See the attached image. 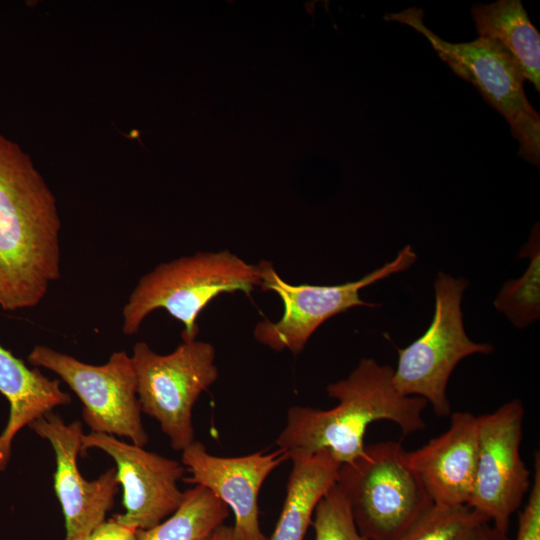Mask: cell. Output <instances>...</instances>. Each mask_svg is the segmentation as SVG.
Segmentation results:
<instances>
[{"mask_svg":"<svg viewBox=\"0 0 540 540\" xmlns=\"http://www.w3.org/2000/svg\"><path fill=\"white\" fill-rule=\"evenodd\" d=\"M516 540H540V456L534 455V476L527 504L519 515Z\"/></svg>","mask_w":540,"mask_h":540,"instance_id":"obj_22","label":"cell"},{"mask_svg":"<svg viewBox=\"0 0 540 540\" xmlns=\"http://www.w3.org/2000/svg\"><path fill=\"white\" fill-rule=\"evenodd\" d=\"M212 540H239L235 533L233 526L221 525L214 533Z\"/></svg>","mask_w":540,"mask_h":540,"instance_id":"obj_25","label":"cell"},{"mask_svg":"<svg viewBox=\"0 0 540 540\" xmlns=\"http://www.w3.org/2000/svg\"><path fill=\"white\" fill-rule=\"evenodd\" d=\"M56 199L31 158L0 133V307L32 308L60 272Z\"/></svg>","mask_w":540,"mask_h":540,"instance_id":"obj_1","label":"cell"},{"mask_svg":"<svg viewBox=\"0 0 540 540\" xmlns=\"http://www.w3.org/2000/svg\"><path fill=\"white\" fill-rule=\"evenodd\" d=\"M405 453L399 442H379L339 468L336 484L369 540L397 539L434 504Z\"/></svg>","mask_w":540,"mask_h":540,"instance_id":"obj_4","label":"cell"},{"mask_svg":"<svg viewBox=\"0 0 540 540\" xmlns=\"http://www.w3.org/2000/svg\"><path fill=\"white\" fill-rule=\"evenodd\" d=\"M27 361L54 372L70 387L83 404L82 417L91 432L126 437L140 447L148 443L135 371L126 351L112 353L105 364L92 365L36 345Z\"/></svg>","mask_w":540,"mask_h":540,"instance_id":"obj_9","label":"cell"},{"mask_svg":"<svg viewBox=\"0 0 540 540\" xmlns=\"http://www.w3.org/2000/svg\"><path fill=\"white\" fill-rule=\"evenodd\" d=\"M259 285V265L228 250L163 262L143 275L129 295L122 309V332L135 335L150 313L163 309L183 324L182 341L196 340L198 316L215 297L235 291L249 294Z\"/></svg>","mask_w":540,"mask_h":540,"instance_id":"obj_3","label":"cell"},{"mask_svg":"<svg viewBox=\"0 0 540 540\" xmlns=\"http://www.w3.org/2000/svg\"><path fill=\"white\" fill-rule=\"evenodd\" d=\"M288 459L282 448L269 454L220 457L195 440L182 451L181 463L190 473L183 481L207 488L233 511L239 540H268L259 524L258 495L268 475Z\"/></svg>","mask_w":540,"mask_h":540,"instance_id":"obj_13","label":"cell"},{"mask_svg":"<svg viewBox=\"0 0 540 540\" xmlns=\"http://www.w3.org/2000/svg\"><path fill=\"white\" fill-rule=\"evenodd\" d=\"M29 427L47 440L55 453L54 490L65 518V540H84L105 521L114 505L120 485L116 468L108 469L94 480L81 475L77 464L84 435L80 421L66 424L51 411Z\"/></svg>","mask_w":540,"mask_h":540,"instance_id":"obj_12","label":"cell"},{"mask_svg":"<svg viewBox=\"0 0 540 540\" xmlns=\"http://www.w3.org/2000/svg\"><path fill=\"white\" fill-rule=\"evenodd\" d=\"M468 281L438 272L434 280L435 308L426 332L403 349L393 384L404 396H418L432 405L439 417L451 415L446 390L457 364L473 354H489L494 348L470 340L465 332L461 301Z\"/></svg>","mask_w":540,"mask_h":540,"instance_id":"obj_7","label":"cell"},{"mask_svg":"<svg viewBox=\"0 0 540 540\" xmlns=\"http://www.w3.org/2000/svg\"><path fill=\"white\" fill-rule=\"evenodd\" d=\"M471 15L480 37L500 43L518 64L524 79L540 91V34L520 0L474 4Z\"/></svg>","mask_w":540,"mask_h":540,"instance_id":"obj_17","label":"cell"},{"mask_svg":"<svg viewBox=\"0 0 540 540\" xmlns=\"http://www.w3.org/2000/svg\"><path fill=\"white\" fill-rule=\"evenodd\" d=\"M229 516V507L207 488L184 491L179 508L158 525L137 530V540H212Z\"/></svg>","mask_w":540,"mask_h":540,"instance_id":"obj_18","label":"cell"},{"mask_svg":"<svg viewBox=\"0 0 540 540\" xmlns=\"http://www.w3.org/2000/svg\"><path fill=\"white\" fill-rule=\"evenodd\" d=\"M311 524L314 540H369L358 531L347 500L336 483L319 501Z\"/></svg>","mask_w":540,"mask_h":540,"instance_id":"obj_21","label":"cell"},{"mask_svg":"<svg viewBox=\"0 0 540 540\" xmlns=\"http://www.w3.org/2000/svg\"><path fill=\"white\" fill-rule=\"evenodd\" d=\"M92 448L102 450L116 463L125 510L113 517L118 523L136 530L150 529L181 505L184 492L177 483L186 472L182 463L105 433L82 436L80 455Z\"/></svg>","mask_w":540,"mask_h":540,"instance_id":"obj_11","label":"cell"},{"mask_svg":"<svg viewBox=\"0 0 540 540\" xmlns=\"http://www.w3.org/2000/svg\"><path fill=\"white\" fill-rule=\"evenodd\" d=\"M130 357L142 413L159 423L172 449L182 452L195 441L194 404L218 378L214 346L197 339L182 341L161 355L140 341Z\"/></svg>","mask_w":540,"mask_h":540,"instance_id":"obj_6","label":"cell"},{"mask_svg":"<svg viewBox=\"0 0 540 540\" xmlns=\"http://www.w3.org/2000/svg\"><path fill=\"white\" fill-rule=\"evenodd\" d=\"M477 449V416L455 412L444 433L405 457L434 504L460 506L471 496Z\"/></svg>","mask_w":540,"mask_h":540,"instance_id":"obj_14","label":"cell"},{"mask_svg":"<svg viewBox=\"0 0 540 540\" xmlns=\"http://www.w3.org/2000/svg\"><path fill=\"white\" fill-rule=\"evenodd\" d=\"M84 540H137V530L111 518L98 525Z\"/></svg>","mask_w":540,"mask_h":540,"instance_id":"obj_23","label":"cell"},{"mask_svg":"<svg viewBox=\"0 0 540 540\" xmlns=\"http://www.w3.org/2000/svg\"><path fill=\"white\" fill-rule=\"evenodd\" d=\"M473 540H510L507 531L500 530L490 522L484 523Z\"/></svg>","mask_w":540,"mask_h":540,"instance_id":"obj_24","label":"cell"},{"mask_svg":"<svg viewBox=\"0 0 540 540\" xmlns=\"http://www.w3.org/2000/svg\"><path fill=\"white\" fill-rule=\"evenodd\" d=\"M523 419L524 407L517 398L477 416L476 471L467 506L503 531H508L532 484L520 454Z\"/></svg>","mask_w":540,"mask_h":540,"instance_id":"obj_10","label":"cell"},{"mask_svg":"<svg viewBox=\"0 0 540 540\" xmlns=\"http://www.w3.org/2000/svg\"><path fill=\"white\" fill-rule=\"evenodd\" d=\"M537 222L529 240L519 252L520 258H528L529 265L520 278L505 282L493 304L510 323L523 329L540 317V234Z\"/></svg>","mask_w":540,"mask_h":540,"instance_id":"obj_19","label":"cell"},{"mask_svg":"<svg viewBox=\"0 0 540 540\" xmlns=\"http://www.w3.org/2000/svg\"><path fill=\"white\" fill-rule=\"evenodd\" d=\"M486 522L467 505L433 504L395 540H473Z\"/></svg>","mask_w":540,"mask_h":540,"instance_id":"obj_20","label":"cell"},{"mask_svg":"<svg viewBox=\"0 0 540 540\" xmlns=\"http://www.w3.org/2000/svg\"><path fill=\"white\" fill-rule=\"evenodd\" d=\"M292 469L286 497L275 529L268 540H304L322 497L336 483L341 466L326 450L289 451Z\"/></svg>","mask_w":540,"mask_h":540,"instance_id":"obj_16","label":"cell"},{"mask_svg":"<svg viewBox=\"0 0 540 540\" xmlns=\"http://www.w3.org/2000/svg\"><path fill=\"white\" fill-rule=\"evenodd\" d=\"M0 393L9 402V418L0 434V472L11 458L12 443L25 426L51 412L57 406L71 403L57 379L46 377L39 368L30 369L0 345Z\"/></svg>","mask_w":540,"mask_h":540,"instance_id":"obj_15","label":"cell"},{"mask_svg":"<svg viewBox=\"0 0 540 540\" xmlns=\"http://www.w3.org/2000/svg\"><path fill=\"white\" fill-rule=\"evenodd\" d=\"M417 259L410 245L404 246L397 256L382 267L359 280L338 285H293L284 281L273 264L258 263L260 285L264 291H274L282 300L284 311L276 321L263 320L254 328L253 335L260 344L276 351L289 350L300 354L310 337L325 321L352 307H377L360 298V290L395 273L407 270Z\"/></svg>","mask_w":540,"mask_h":540,"instance_id":"obj_8","label":"cell"},{"mask_svg":"<svg viewBox=\"0 0 540 540\" xmlns=\"http://www.w3.org/2000/svg\"><path fill=\"white\" fill-rule=\"evenodd\" d=\"M423 18L424 12L416 7L385 15V20L405 24L421 33L458 77L472 83L485 101L507 120L519 143V155L539 166L540 116L525 95V79L513 57L488 37L479 36L464 43L445 41L424 24Z\"/></svg>","mask_w":540,"mask_h":540,"instance_id":"obj_5","label":"cell"},{"mask_svg":"<svg viewBox=\"0 0 540 540\" xmlns=\"http://www.w3.org/2000/svg\"><path fill=\"white\" fill-rule=\"evenodd\" d=\"M394 369L372 358H362L344 379L330 383L326 392L338 401L331 409L292 406L276 439L287 452L328 451L341 465L364 454L367 427L379 420L395 423L403 434L425 428L422 412L427 401L404 396L393 384Z\"/></svg>","mask_w":540,"mask_h":540,"instance_id":"obj_2","label":"cell"}]
</instances>
